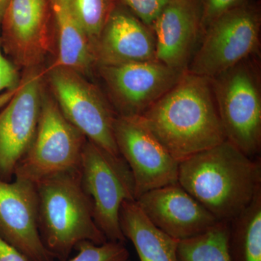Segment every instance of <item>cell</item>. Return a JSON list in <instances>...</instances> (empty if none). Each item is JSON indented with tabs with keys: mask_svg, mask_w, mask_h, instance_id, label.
<instances>
[{
	"mask_svg": "<svg viewBox=\"0 0 261 261\" xmlns=\"http://www.w3.org/2000/svg\"><path fill=\"white\" fill-rule=\"evenodd\" d=\"M139 116L179 163L226 140L212 82L187 70L166 94Z\"/></svg>",
	"mask_w": 261,
	"mask_h": 261,
	"instance_id": "1",
	"label": "cell"
},
{
	"mask_svg": "<svg viewBox=\"0 0 261 261\" xmlns=\"http://www.w3.org/2000/svg\"><path fill=\"white\" fill-rule=\"evenodd\" d=\"M178 184L219 221H230L261 190L260 159L228 140L182 161Z\"/></svg>",
	"mask_w": 261,
	"mask_h": 261,
	"instance_id": "2",
	"label": "cell"
},
{
	"mask_svg": "<svg viewBox=\"0 0 261 261\" xmlns=\"http://www.w3.org/2000/svg\"><path fill=\"white\" fill-rule=\"evenodd\" d=\"M35 185L39 232L53 257L66 260L82 242L108 241L94 221L80 169L53 175Z\"/></svg>",
	"mask_w": 261,
	"mask_h": 261,
	"instance_id": "3",
	"label": "cell"
},
{
	"mask_svg": "<svg viewBox=\"0 0 261 261\" xmlns=\"http://www.w3.org/2000/svg\"><path fill=\"white\" fill-rule=\"evenodd\" d=\"M81 181L92 203L94 221L109 241L125 243L119 214L122 204L135 200V185L121 157L87 140L80 166Z\"/></svg>",
	"mask_w": 261,
	"mask_h": 261,
	"instance_id": "4",
	"label": "cell"
},
{
	"mask_svg": "<svg viewBox=\"0 0 261 261\" xmlns=\"http://www.w3.org/2000/svg\"><path fill=\"white\" fill-rule=\"evenodd\" d=\"M87 141L56 101L44 96L34 140L17 166L14 178L36 184L53 175L80 170Z\"/></svg>",
	"mask_w": 261,
	"mask_h": 261,
	"instance_id": "5",
	"label": "cell"
},
{
	"mask_svg": "<svg viewBox=\"0 0 261 261\" xmlns=\"http://www.w3.org/2000/svg\"><path fill=\"white\" fill-rule=\"evenodd\" d=\"M214 79L215 100L226 140L255 159L261 146V97L255 73L240 63Z\"/></svg>",
	"mask_w": 261,
	"mask_h": 261,
	"instance_id": "6",
	"label": "cell"
},
{
	"mask_svg": "<svg viewBox=\"0 0 261 261\" xmlns=\"http://www.w3.org/2000/svg\"><path fill=\"white\" fill-rule=\"evenodd\" d=\"M260 27L258 10L245 3L224 13L205 29L187 71L211 80L243 63L257 47Z\"/></svg>",
	"mask_w": 261,
	"mask_h": 261,
	"instance_id": "7",
	"label": "cell"
},
{
	"mask_svg": "<svg viewBox=\"0 0 261 261\" xmlns=\"http://www.w3.org/2000/svg\"><path fill=\"white\" fill-rule=\"evenodd\" d=\"M49 81L57 104L71 124L87 140L119 156L113 124L116 116L95 86L70 68L53 65Z\"/></svg>",
	"mask_w": 261,
	"mask_h": 261,
	"instance_id": "8",
	"label": "cell"
},
{
	"mask_svg": "<svg viewBox=\"0 0 261 261\" xmlns=\"http://www.w3.org/2000/svg\"><path fill=\"white\" fill-rule=\"evenodd\" d=\"M113 132L118 152L133 175L135 200L150 190L178 183L179 162L165 149L140 116H117Z\"/></svg>",
	"mask_w": 261,
	"mask_h": 261,
	"instance_id": "9",
	"label": "cell"
},
{
	"mask_svg": "<svg viewBox=\"0 0 261 261\" xmlns=\"http://www.w3.org/2000/svg\"><path fill=\"white\" fill-rule=\"evenodd\" d=\"M2 47L33 69L50 51L55 32L49 0H9L0 23Z\"/></svg>",
	"mask_w": 261,
	"mask_h": 261,
	"instance_id": "10",
	"label": "cell"
},
{
	"mask_svg": "<svg viewBox=\"0 0 261 261\" xmlns=\"http://www.w3.org/2000/svg\"><path fill=\"white\" fill-rule=\"evenodd\" d=\"M8 106L0 112V180L10 181L33 140L43 97L42 75L30 72L19 83Z\"/></svg>",
	"mask_w": 261,
	"mask_h": 261,
	"instance_id": "11",
	"label": "cell"
},
{
	"mask_svg": "<svg viewBox=\"0 0 261 261\" xmlns=\"http://www.w3.org/2000/svg\"><path fill=\"white\" fill-rule=\"evenodd\" d=\"M121 116L145 112L179 80L181 71L155 61L101 66Z\"/></svg>",
	"mask_w": 261,
	"mask_h": 261,
	"instance_id": "12",
	"label": "cell"
},
{
	"mask_svg": "<svg viewBox=\"0 0 261 261\" xmlns=\"http://www.w3.org/2000/svg\"><path fill=\"white\" fill-rule=\"evenodd\" d=\"M0 236L30 261H53L39 232L35 184L0 180Z\"/></svg>",
	"mask_w": 261,
	"mask_h": 261,
	"instance_id": "13",
	"label": "cell"
},
{
	"mask_svg": "<svg viewBox=\"0 0 261 261\" xmlns=\"http://www.w3.org/2000/svg\"><path fill=\"white\" fill-rule=\"evenodd\" d=\"M136 202L156 227L178 241L197 236L219 221L178 183L145 192Z\"/></svg>",
	"mask_w": 261,
	"mask_h": 261,
	"instance_id": "14",
	"label": "cell"
},
{
	"mask_svg": "<svg viewBox=\"0 0 261 261\" xmlns=\"http://www.w3.org/2000/svg\"><path fill=\"white\" fill-rule=\"evenodd\" d=\"M93 53L100 67L154 61V34L120 2L94 44Z\"/></svg>",
	"mask_w": 261,
	"mask_h": 261,
	"instance_id": "15",
	"label": "cell"
},
{
	"mask_svg": "<svg viewBox=\"0 0 261 261\" xmlns=\"http://www.w3.org/2000/svg\"><path fill=\"white\" fill-rule=\"evenodd\" d=\"M200 27V12L195 1L171 0L150 27L155 61L173 69L185 70Z\"/></svg>",
	"mask_w": 261,
	"mask_h": 261,
	"instance_id": "16",
	"label": "cell"
},
{
	"mask_svg": "<svg viewBox=\"0 0 261 261\" xmlns=\"http://www.w3.org/2000/svg\"><path fill=\"white\" fill-rule=\"evenodd\" d=\"M49 2L58 39V57L53 65L70 68L82 74L87 73L95 63L93 49L69 0Z\"/></svg>",
	"mask_w": 261,
	"mask_h": 261,
	"instance_id": "17",
	"label": "cell"
},
{
	"mask_svg": "<svg viewBox=\"0 0 261 261\" xmlns=\"http://www.w3.org/2000/svg\"><path fill=\"white\" fill-rule=\"evenodd\" d=\"M119 219L122 233L133 244L140 261H177L178 240L156 227L136 200L122 204Z\"/></svg>",
	"mask_w": 261,
	"mask_h": 261,
	"instance_id": "18",
	"label": "cell"
},
{
	"mask_svg": "<svg viewBox=\"0 0 261 261\" xmlns=\"http://www.w3.org/2000/svg\"><path fill=\"white\" fill-rule=\"evenodd\" d=\"M228 245L232 261H261V190L229 221Z\"/></svg>",
	"mask_w": 261,
	"mask_h": 261,
	"instance_id": "19",
	"label": "cell"
},
{
	"mask_svg": "<svg viewBox=\"0 0 261 261\" xmlns=\"http://www.w3.org/2000/svg\"><path fill=\"white\" fill-rule=\"evenodd\" d=\"M228 240L229 221H218L197 236L179 240L177 261H232Z\"/></svg>",
	"mask_w": 261,
	"mask_h": 261,
	"instance_id": "20",
	"label": "cell"
},
{
	"mask_svg": "<svg viewBox=\"0 0 261 261\" xmlns=\"http://www.w3.org/2000/svg\"><path fill=\"white\" fill-rule=\"evenodd\" d=\"M92 49L120 0H69Z\"/></svg>",
	"mask_w": 261,
	"mask_h": 261,
	"instance_id": "21",
	"label": "cell"
},
{
	"mask_svg": "<svg viewBox=\"0 0 261 261\" xmlns=\"http://www.w3.org/2000/svg\"><path fill=\"white\" fill-rule=\"evenodd\" d=\"M75 249L78 253L69 261H130L129 252L122 242L108 240L98 245L84 241Z\"/></svg>",
	"mask_w": 261,
	"mask_h": 261,
	"instance_id": "22",
	"label": "cell"
},
{
	"mask_svg": "<svg viewBox=\"0 0 261 261\" xmlns=\"http://www.w3.org/2000/svg\"><path fill=\"white\" fill-rule=\"evenodd\" d=\"M144 24L150 28L171 0H120Z\"/></svg>",
	"mask_w": 261,
	"mask_h": 261,
	"instance_id": "23",
	"label": "cell"
},
{
	"mask_svg": "<svg viewBox=\"0 0 261 261\" xmlns=\"http://www.w3.org/2000/svg\"><path fill=\"white\" fill-rule=\"evenodd\" d=\"M245 3V0H202L201 28L205 29L220 16Z\"/></svg>",
	"mask_w": 261,
	"mask_h": 261,
	"instance_id": "24",
	"label": "cell"
},
{
	"mask_svg": "<svg viewBox=\"0 0 261 261\" xmlns=\"http://www.w3.org/2000/svg\"><path fill=\"white\" fill-rule=\"evenodd\" d=\"M2 48L0 35V92L7 89H14L19 84L18 71L15 65L4 56Z\"/></svg>",
	"mask_w": 261,
	"mask_h": 261,
	"instance_id": "25",
	"label": "cell"
},
{
	"mask_svg": "<svg viewBox=\"0 0 261 261\" xmlns=\"http://www.w3.org/2000/svg\"><path fill=\"white\" fill-rule=\"evenodd\" d=\"M0 261H30L0 236Z\"/></svg>",
	"mask_w": 261,
	"mask_h": 261,
	"instance_id": "26",
	"label": "cell"
},
{
	"mask_svg": "<svg viewBox=\"0 0 261 261\" xmlns=\"http://www.w3.org/2000/svg\"><path fill=\"white\" fill-rule=\"evenodd\" d=\"M9 0H0V23H1L2 18H3V14L7 5Z\"/></svg>",
	"mask_w": 261,
	"mask_h": 261,
	"instance_id": "27",
	"label": "cell"
},
{
	"mask_svg": "<svg viewBox=\"0 0 261 261\" xmlns=\"http://www.w3.org/2000/svg\"><path fill=\"white\" fill-rule=\"evenodd\" d=\"M192 1H195V0H192Z\"/></svg>",
	"mask_w": 261,
	"mask_h": 261,
	"instance_id": "28",
	"label": "cell"
}]
</instances>
